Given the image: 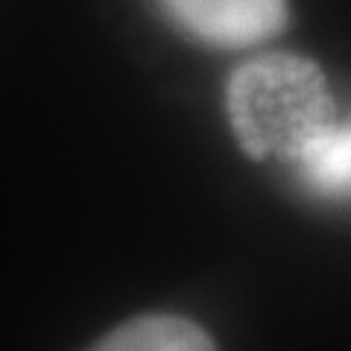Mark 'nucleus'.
Returning <instances> with one entry per match:
<instances>
[{
    "mask_svg": "<svg viewBox=\"0 0 351 351\" xmlns=\"http://www.w3.org/2000/svg\"><path fill=\"white\" fill-rule=\"evenodd\" d=\"M351 141H348V126L337 123L307 147L299 158L293 161V167L304 176V182L313 191L339 196L348 193V173H351Z\"/></svg>",
    "mask_w": 351,
    "mask_h": 351,
    "instance_id": "4",
    "label": "nucleus"
},
{
    "mask_svg": "<svg viewBox=\"0 0 351 351\" xmlns=\"http://www.w3.org/2000/svg\"><path fill=\"white\" fill-rule=\"evenodd\" d=\"M176 27L211 47L276 38L290 21L287 0H158Z\"/></svg>",
    "mask_w": 351,
    "mask_h": 351,
    "instance_id": "2",
    "label": "nucleus"
},
{
    "mask_svg": "<svg viewBox=\"0 0 351 351\" xmlns=\"http://www.w3.org/2000/svg\"><path fill=\"white\" fill-rule=\"evenodd\" d=\"M226 112L252 161L293 164L339 123L322 68L299 53H263L240 64L226 88Z\"/></svg>",
    "mask_w": 351,
    "mask_h": 351,
    "instance_id": "1",
    "label": "nucleus"
},
{
    "mask_svg": "<svg viewBox=\"0 0 351 351\" xmlns=\"http://www.w3.org/2000/svg\"><path fill=\"white\" fill-rule=\"evenodd\" d=\"M88 351H219L214 337L179 313H144L135 316Z\"/></svg>",
    "mask_w": 351,
    "mask_h": 351,
    "instance_id": "3",
    "label": "nucleus"
}]
</instances>
